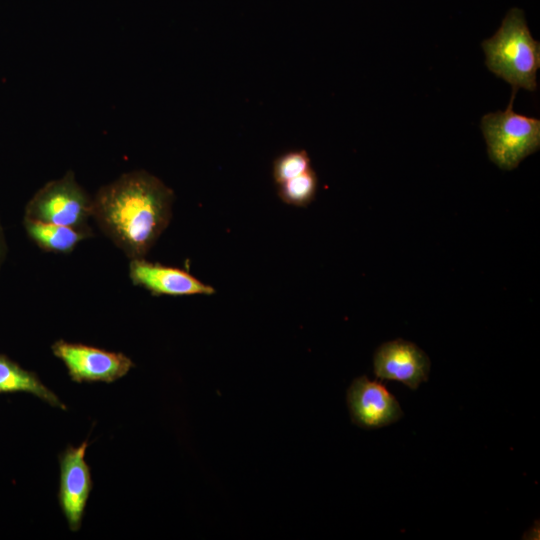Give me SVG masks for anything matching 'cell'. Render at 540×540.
Masks as SVG:
<instances>
[{
    "label": "cell",
    "instance_id": "obj_1",
    "mask_svg": "<svg viewBox=\"0 0 540 540\" xmlns=\"http://www.w3.org/2000/svg\"><path fill=\"white\" fill-rule=\"evenodd\" d=\"M174 193L146 171H133L99 189L92 217L130 259L144 258L167 228Z\"/></svg>",
    "mask_w": 540,
    "mask_h": 540
},
{
    "label": "cell",
    "instance_id": "obj_2",
    "mask_svg": "<svg viewBox=\"0 0 540 540\" xmlns=\"http://www.w3.org/2000/svg\"><path fill=\"white\" fill-rule=\"evenodd\" d=\"M482 48L488 69L508 82L514 95L519 88L536 90L540 44L532 37L521 9H510L498 31L482 42Z\"/></svg>",
    "mask_w": 540,
    "mask_h": 540
},
{
    "label": "cell",
    "instance_id": "obj_3",
    "mask_svg": "<svg viewBox=\"0 0 540 540\" xmlns=\"http://www.w3.org/2000/svg\"><path fill=\"white\" fill-rule=\"evenodd\" d=\"M514 96L505 111L488 113L481 119L489 158L504 170L516 168L540 147V120L516 113Z\"/></svg>",
    "mask_w": 540,
    "mask_h": 540
},
{
    "label": "cell",
    "instance_id": "obj_4",
    "mask_svg": "<svg viewBox=\"0 0 540 540\" xmlns=\"http://www.w3.org/2000/svg\"><path fill=\"white\" fill-rule=\"evenodd\" d=\"M93 199L78 184L74 173L52 180L29 200L24 218L42 222L87 228L92 216Z\"/></svg>",
    "mask_w": 540,
    "mask_h": 540
},
{
    "label": "cell",
    "instance_id": "obj_5",
    "mask_svg": "<svg viewBox=\"0 0 540 540\" xmlns=\"http://www.w3.org/2000/svg\"><path fill=\"white\" fill-rule=\"evenodd\" d=\"M53 354L63 361L70 378L81 382H113L125 376L134 366L132 360L119 352L58 340Z\"/></svg>",
    "mask_w": 540,
    "mask_h": 540
},
{
    "label": "cell",
    "instance_id": "obj_6",
    "mask_svg": "<svg viewBox=\"0 0 540 540\" xmlns=\"http://www.w3.org/2000/svg\"><path fill=\"white\" fill-rule=\"evenodd\" d=\"M88 442L67 447L61 454L58 500L71 531L81 527L87 500L93 487L91 472L85 461Z\"/></svg>",
    "mask_w": 540,
    "mask_h": 540
},
{
    "label": "cell",
    "instance_id": "obj_7",
    "mask_svg": "<svg viewBox=\"0 0 540 540\" xmlns=\"http://www.w3.org/2000/svg\"><path fill=\"white\" fill-rule=\"evenodd\" d=\"M347 404L353 423L366 429L390 425L403 416L394 395L366 376L353 380L347 390Z\"/></svg>",
    "mask_w": 540,
    "mask_h": 540
},
{
    "label": "cell",
    "instance_id": "obj_8",
    "mask_svg": "<svg viewBox=\"0 0 540 540\" xmlns=\"http://www.w3.org/2000/svg\"><path fill=\"white\" fill-rule=\"evenodd\" d=\"M430 359L416 344L395 339L381 344L373 358L376 377L399 381L416 390L429 377Z\"/></svg>",
    "mask_w": 540,
    "mask_h": 540
},
{
    "label": "cell",
    "instance_id": "obj_9",
    "mask_svg": "<svg viewBox=\"0 0 540 540\" xmlns=\"http://www.w3.org/2000/svg\"><path fill=\"white\" fill-rule=\"evenodd\" d=\"M129 276L133 284L154 295H211L215 292L213 287L183 269L152 263L144 258L131 259Z\"/></svg>",
    "mask_w": 540,
    "mask_h": 540
},
{
    "label": "cell",
    "instance_id": "obj_10",
    "mask_svg": "<svg viewBox=\"0 0 540 540\" xmlns=\"http://www.w3.org/2000/svg\"><path fill=\"white\" fill-rule=\"evenodd\" d=\"M16 392L32 394L51 406L66 409L57 395L46 387L35 373L25 370L7 356L0 354V393Z\"/></svg>",
    "mask_w": 540,
    "mask_h": 540
},
{
    "label": "cell",
    "instance_id": "obj_11",
    "mask_svg": "<svg viewBox=\"0 0 540 540\" xmlns=\"http://www.w3.org/2000/svg\"><path fill=\"white\" fill-rule=\"evenodd\" d=\"M29 237L43 250L57 253L71 252L91 235L89 228H75L24 218Z\"/></svg>",
    "mask_w": 540,
    "mask_h": 540
},
{
    "label": "cell",
    "instance_id": "obj_12",
    "mask_svg": "<svg viewBox=\"0 0 540 540\" xmlns=\"http://www.w3.org/2000/svg\"><path fill=\"white\" fill-rule=\"evenodd\" d=\"M316 191L317 176L312 168L277 185L280 199L297 207L307 206L314 199Z\"/></svg>",
    "mask_w": 540,
    "mask_h": 540
},
{
    "label": "cell",
    "instance_id": "obj_13",
    "mask_svg": "<svg viewBox=\"0 0 540 540\" xmlns=\"http://www.w3.org/2000/svg\"><path fill=\"white\" fill-rule=\"evenodd\" d=\"M311 167L310 158L305 150L289 151L277 157L273 163V178L276 185L294 178Z\"/></svg>",
    "mask_w": 540,
    "mask_h": 540
},
{
    "label": "cell",
    "instance_id": "obj_14",
    "mask_svg": "<svg viewBox=\"0 0 540 540\" xmlns=\"http://www.w3.org/2000/svg\"><path fill=\"white\" fill-rule=\"evenodd\" d=\"M4 255H5V240H4L3 231L0 225V266L3 262Z\"/></svg>",
    "mask_w": 540,
    "mask_h": 540
}]
</instances>
